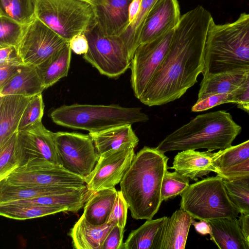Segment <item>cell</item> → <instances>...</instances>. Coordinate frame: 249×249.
<instances>
[{"label":"cell","instance_id":"277c9868","mask_svg":"<svg viewBox=\"0 0 249 249\" xmlns=\"http://www.w3.org/2000/svg\"><path fill=\"white\" fill-rule=\"evenodd\" d=\"M241 129L230 113L224 110L208 112L196 116L168 134L157 148L164 153L187 149L223 150L231 146Z\"/></svg>","mask_w":249,"mask_h":249},{"label":"cell","instance_id":"484cf974","mask_svg":"<svg viewBox=\"0 0 249 249\" xmlns=\"http://www.w3.org/2000/svg\"><path fill=\"white\" fill-rule=\"evenodd\" d=\"M247 71H229L203 77L197 100L214 94L232 92L243 83Z\"/></svg>","mask_w":249,"mask_h":249},{"label":"cell","instance_id":"f6af8a7d","mask_svg":"<svg viewBox=\"0 0 249 249\" xmlns=\"http://www.w3.org/2000/svg\"><path fill=\"white\" fill-rule=\"evenodd\" d=\"M22 65H0V89L2 88L18 72Z\"/></svg>","mask_w":249,"mask_h":249},{"label":"cell","instance_id":"bcb514c9","mask_svg":"<svg viewBox=\"0 0 249 249\" xmlns=\"http://www.w3.org/2000/svg\"><path fill=\"white\" fill-rule=\"evenodd\" d=\"M192 225H193L195 230L201 235L209 234L210 236L212 234L211 228L208 221L204 220H200L199 221L196 222L194 220H192Z\"/></svg>","mask_w":249,"mask_h":249},{"label":"cell","instance_id":"f907efd6","mask_svg":"<svg viewBox=\"0 0 249 249\" xmlns=\"http://www.w3.org/2000/svg\"><path fill=\"white\" fill-rule=\"evenodd\" d=\"M240 109L244 110L249 114V105H246L245 106L243 107Z\"/></svg>","mask_w":249,"mask_h":249},{"label":"cell","instance_id":"5b68a950","mask_svg":"<svg viewBox=\"0 0 249 249\" xmlns=\"http://www.w3.org/2000/svg\"><path fill=\"white\" fill-rule=\"evenodd\" d=\"M50 117L56 124L89 133H97L123 125L146 122L149 117L139 107L116 105L74 104L63 105L51 111Z\"/></svg>","mask_w":249,"mask_h":249},{"label":"cell","instance_id":"44dd1931","mask_svg":"<svg viewBox=\"0 0 249 249\" xmlns=\"http://www.w3.org/2000/svg\"><path fill=\"white\" fill-rule=\"evenodd\" d=\"M115 224L96 226L89 223L82 214L71 228L69 235L73 248L76 249H102L105 238Z\"/></svg>","mask_w":249,"mask_h":249},{"label":"cell","instance_id":"7a4b0ae2","mask_svg":"<svg viewBox=\"0 0 249 249\" xmlns=\"http://www.w3.org/2000/svg\"><path fill=\"white\" fill-rule=\"evenodd\" d=\"M157 147L144 146L135 156L120 182L132 217L151 219L162 203L161 187L168 158Z\"/></svg>","mask_w":249,"mask_h":249},{"label":"cell","instance_id":"8992f818","mask_svg":"<svg viewBox=\"0 0 249 249\" xmlns=\"http://www.w3.org/2000/svg\"><path fill=\"white\" fill-rule=\"evenodd\" d=\"M180 196V208L194 219L237 217L239 213L229 198L224 179L217 175L190 184Z\"/></svg>","mask_w":249,"mask_h":249},{"label":"cell","instance_id":"d6986e66","mask_svg":"<svg viewBox=\"0 0 249 249\" xmlns=\"http://www.w3.org/2000/svg\"><path fill=\"white\" fill-rule=\"evenodd\" d=\"M32 97L15 94L0 96V146L18 132L22 114Z\"/></svg>","mask_w":249,"mask_h":249},{"label":"cell","instance_id":"836d02e7","mask_svg":"<svg viewBox=\"0 0 249 249\" xmlns=\"http://www.w3.org/2000/svg\"><path fill=\"white\" fill-rule=\"evenodd\" d=\"M229 198L239 213L249 215V188L235 179H224Z\"/></svg>","mask_w":249,"mask_h":249},{"label":"cell","instance_id":"9c48e42d","mask_svg":"<svg viewBox=\"0 0 249 249\" xmlns=\"http://www.w3.org/2000/svg\"><path fill=\"white\" fill-rule=\"evenodd\" d=\"M1 180L23 185L79 188L86 185L84 178L68 171L60 164L42 159L18 166Z\"/></svg>","mask_w":249,"mask_h":249},{"label":"cell","instance_id":"7bdbcfd3","mask_svg":"<svg viewBox=\"0 0 249 249\" xmlns=\"http://www.w3.org/2000/svg\"><path fill=\"white\" fill-rule=\"evenodd\" d=\"M4 64H24L15 46L0 48V65Z\"/></svg>","mask_w":249,"mask_h":249},{"label":"cell","instance_id":"8fae6325","mask_svg":"<svg viewBox=\"0 0 249 249\" xmlns=\"http://www.w3.org/2000/svg\"><path fill=\"white\" fill-rule=\"evenodd\" d=\"M54 139L59 164L65 169L83 178L92 172L99 155L89 134L57 132Z\"/></svg>","mask_w":249,"mask_h":249},{"label":"cell","instance_id":"4dcf8cb0","mask_svg":"<svg viewBox=\"0 0 249 249\" xmlns=\"http://www.w3.org/2000/svg\"><path fill=\"white\" fill-rule=\"evenodd\" d=\"M37 0H0V16H5L25 25L36 18Z\"/></svg>","mask_w":249,"mask_h":249},{"label":"cell","instance_id":"f1b7e54d","mask_svg":"<svg viewBox=\"0 0 249 249\" xmlns=\"http://www.w3.org/2000/svg\"><path fill=\"white\" fill-rule=\"evenodd\" d=\"M60 212L67 213L64 209L46 205L13 202L0 203V215L16 220L38 218Z\"/></svg>","mask_w":249,"mask_h":249},{"label":"cell","instance_id":"ac0fdd59","mask_svg":"<svg viewBox=\"0 0 249 249\" xmlns=\"http://www.w3.org/2000/svg\"><path fill=\"white\" fill-rule=\"evenodd\" d=\"M194 218L180 208L167 217L160 231L156 249H184Z\"/></svg>","mask_w":249,"mask_h":249},{"label":"cell","instance_id":"681fc988","mask_svg":"<svg viewBox=\"0 0 249 249\" xmlns=\"http://www.w3.org/2000/svg\"><path fill=\"white\" fill-rule=\"evenodd\" d=\"M238 182L249 188V175L235 178Z\"/></svg>","mask_w":249,"mask_h":249},{"label":"cell","instance_id":"83f0119b","mask_svg":"<svg viewBox=\"0 0 249 249\" xmlns=\"http://www.w3.org/2000/svg\"><path fill=\"white\" fill-rule=\"evenodd\" d=\"M163 216L149 219L132 231L124 243L123 249H156L161 230L166 219Z\"/></svg>","mask_w":249,"mask_h":249},{"label":"cell","instance_id":"d590c367","mask_svg":"<svg viewBox=\"0 0 249 249\" xmlns=\"http://www.w3.org/2000/svg\"><path fill=\"white\" fill-rule=\"evenodd\" d=\"M18 132L0 146V181L18 167L15 156Z\"/></svg>","mask_w":249,"mask_h":249},{"label":"cell","instance_id":"d6a6232c","mask_svg":"<svg viewBox=\"0 0 249 249\" xmlns=\"http://www.w3.org/2000/svg\"><path fill=\"white\" fill-rule=\"evenodd\" d=\"M189 178L179 173L168 171L163 178L161 187L162 201L181 195L189 186Z\"/></svg>","mask_w":249,"mask_h":249},{"label":"cell","instance_id":"d4e9b609","mask_svg":"<svg viewBox=\"0 0 249 249\" xmlns=\"http://www.w3.org/2000/svg\"><path fill=\"white\" fill-rule=\"evenodd\" d=\"M117 193L115 187L92 192L84 206L83 214L86 219L96 226L106 224Z\"/></svg>","mask_w":249,"mask_h":249},{"label":"cell","instance_id":"74e56055","mask_svg":"<svg viewBox=\"0 0 249 249\" xmlns=\"http://www.w3.org/2000/svg\"><path fill=\"white\" fill-rule=\"evenodd\" d=\"M128 204L121 191H118L107 223L116 224L124 229L127 220Z\"/></svg>","mask_w":249,"mask_h":249},{"label":"cell","instance_id":"1f68e13d","mask_svg":"<svg viewBox=\"0 0 249 249\" xmlns=\"http://www.w3.org/2000/svg\"><path fill=\"white\" fill-rule=\"evenodd\" d=\"M249 159V140L214 152V161L217 171L241 163Z\"/></svg>","mask_w":249,"mask_h":249},{"label":"cell","instance_id":"5bb4252c","mask_svg":"<svg viewBox=\"0 0 249 249\" xmlns=\"http://www.w3.org/2000/svg\"><path fill=\"white\" fill-rule=\"evenodd\" d=\"M54 133L42 122L30 128L18 131L15 156L18 166L36 159H42L59 164Z\"/></svg>","mask_w":249,"mask_h":249},{"label":"cell","instance_id":"f546056e","mask_svg":"<svg viewBox=\"0 0 249 249\" xmlns=\"http://www.w3.org/2000/svg\"><path fill=\"white\" fill-rule=\"evenodd\" d=\"M159 0H142L140 10L136 18L119 36L125 44L132 60L135 52L140 45V36L146 18Z\"/></svg>","mask_w":249,"mask_h":249},{"label":"cell","instance_id":"ee69618b","mask_svg":"<svg viewBox=\"0 0 249 249\" xmlns=\"http://www.w3.org/2000/svg\"><path fill=\"white\" fill-rule=\"evenodd\" d=\"M69 46L72 51L77 54H84L89 49L88 41L84 33L74 36L69 41Z\"/></svg>","mask_w":249,"mask_h":249},{"label":"cell","instance_id":"e0dca14e","mask_svg":"<svg viewBox=\"0 0 249 249\" xmlns=\"http://www.w3.org/2000/svg\"><path fill=\"white\" fill-rule=\"evenodd\" d=\"M182 176L193 180H197L211 172L216 173L217 169L214 161V152L198 151L187 149L178 152L174 157L172 166Z\"/></svg>","mask_w":249,"mask_h":249},{"label":"cell","instance_id":"2e32d148","mask_svg":"<svg viewBox=\"0 0 249 249\" xmlns=\"http://www.w3.org/2000/svg\"><path fill=\"white\" fill-rule=\"evenodd\" d=\"M180 17L178 0H159L142 26L140 44L150 41L174 30Z\"/></svg>","mask_w":249,"mask_h":249},{"label":"cell","instance_id":"8d00e7d4","mask_svg":"<svg viewBox=\"0 0 249 249\" xmlns=\"http://www.w3.org/2000/svg\"><path fill=\"white\" fill-rule=\"evenodd\" d=\"M0 48L17 47L24 25L9 18L0 16Z\"/></svg>","mask_w":249,"mask_h":249},{"label":"cell","instance_id":"60d3db41","mask_svg":"<svg viewBox=\"0 0 249 249\" xmlns=\"http://www.w3.org/2000/svg\"><path fill=\"white\" fill-rule=\"evenodd\" d=\"M224 179H233L238 178L249 175V159L247 160L222 169L216 173Z\"/></svg>","mask_w":249,"mask_h":249},{"label":"cell","instance_id":"7dc6e473","mask_svg":"<svg viewBox=\"0 0 249 249\" xmlns=\"http://www.w3.org/2000/svg\"><path fill=\"white\" fill-rule=\"evenodd\" d=\"M242 231L249 249V215L241 214L239 217Z\"/></svg>","mask_w":249,"mask_h":249},{"label":"cell","instance_id":"816d5d0a","mask_svg":"<svg viewBox=\"0 0 249 249\" xmlns=\"http://www.w3.org/2000/svg\"><path fill=\"white\" fill-rule=\"evenodd\" d=\"M86 0L90 1V0Z\"/></svg>","mask_w":249,"mask_h":249},{"label":"cell","instance_id":"ba28073f","mask_svg":"<svg viewBox=\"0 0 249 249\" xmlns=\"http://www.w3.org/2000/svg\"><path fill=\"white\" fill-rule=\"evenodd\" d=\"M89 44L83 58L107 77L117 78L130 67L131 60L119 36H105L94 25L84 32Z\"/></svg>","mask_w":249,"mask_h":249},{"label":"cell","instance_id":"4fadbf2b","mask_svg":"<svg viewBox=\"0 0 249 249\" xmlns=\"http://www.w3.org/2000/svg\"><path fill=\"white\" fill-rule=\"evenodd\" d=\"M134 148L127 146L100 155L92 172L84 178L87 188L97 192L120 183L135 156Z\"/></svg>","mask_w":249,"mask_h":249},{"label":"cell","instance_id":"ffe728a7","mask_svg":"<svg viewBox=\"0 0 249 249\" xmlns=\"http://www.w3.org/2000/svg\"><path fill=\"white\" fill-rule=\"evenodd\" d=\"M212 231L211 239L220 249H248L237 217H225L208 221Z\"/></svg>","mask_w":249,"mask_h":249},{"label":"cell","instance_id":"6da1fadb","mask_svg":"<svg viewBox=\"0 0 249 249\" xmlns=\"http://www.w3.org/2000/svg\"><path fill=\"white\" fill-rule=\"evenodd\" d=\"M213 18L198 5L181 16L163 62L140 101L152 107L178 99L197 82L204 67L206 42Z\"/></svg>","mask_w":249,"mask_h":249},{"label":"cell","instance_id":"e575fe53","mask_svg":"<svg viewBox=\"0 0 249 249\" xmlns=\"http://www.w3.org/2000/svg\"><path fill=\"white\" fill-rule=\"evenodd\" d=\"M44 109L42 93L33 96L22 114L18 131L26 130L42 122Z\"/></svg>","mask_w":249,"mask_h":249},{"label":"cell","instance_id":"4316f807","mask_svg":"<svg viewBox=\"0 0 249 249\" xmlns=\"http://www.w3.org/2000/svg\"><path fill=\"white\" fill-rule=\"evenodd\" d=\"M71 52L69 43L47 60L36 66L45 89L67 76L70 67Z\"/></svg>","mask_w":249,"mask_h":249},{"label":"cell","instance_id":"52a82bcc","mask_svg":"<svg viewBox=\"0 0 249 249\" xmlns=\"http://www.w3.org/2000/svg\"><path fill=\"white\" fill-rule=\"evenodd\" d=\"M36 16L69 42L96 24L92 5L86 0H37Z\"/></svg>","mask_w":249,"mask_h":249},{"label":"cell","instance_id":"603a6c76","mask_svg":"<svg viewBox=\"0 0 249 249\" xmlns=\"http://www.w3.org/2000/svg\"><path fill=\"white\" fill-rule=\"evenodd\" d=\"M36 66L22 64L18 72L1 88L0 96L15 94L33 97L45 89Z\"/></svg>","mask_w":249,"mask_h":249},{"label":"cell","instance_id":"3957f363","mask_svg":"<svg viewBox=\"0 0 249 249\" xmlns=\"http://www.w3.org/2000/svg\"><path fill=\"white\" fill-rule=\"evenodd\" d=\"M249 71V14L233 22L212 21L206 42L203 77L219 73Z\"/></svg>","mask_w":249,"mask_h":249},{"label":"cell","instance_id":"cb8c5ba5","mask_svg":"<svg viewBox=\"0 0 249 249\" xmlns=\"http://www.w3.org/2000/svg\"><path fill=\"white\" fill-rule=\"evenodd\" d=\"M83 187L74 188L23 185L10 184L3 180H0V203L32 199L51 195L72 192L79 190Z\"/></svg>","mask_w":249,"mask_h":249},{"label":"cell","instance_id":"7402d4cb","mask_svg":"<svg viewBox=\"0 0 249 249\" xmlns=\"http://www.w3.org/2000/svg\"><path fill=\"white\" fill-rule=\"evenodd\" d=\"M99 155L127 146L135 148L139 138L131 124L113 127L97 133H89Z\"/></svg>","mask_w":249,"mask_h":249},{"label":"cell","instance_id":"f35d334b","mask_svg":"<svg viewBox=\"0 0 249 249\" xmlns=\"http://www.w3.org/2000/svg\"><path fill=\"white\" fill-rule=\"evenodd\" d=\"M234 94L220 93L209 96L203 99L197 100L192 107L193 112L205 111L225 103H234Z\"/></svg>","mask_w":249,"mask_h":249},{"label":"cell","instance_id":"c3c4849f","mask_svg":"<svg viewBox=\"0 0 249 249\" xmlns=\"http://www.w3.org/2000/svg\"><path fill=\"white\" fill-rule=\"evenodd\" d=\"M142 0H133L129 7L130 23L137 17L140 10Z\"/></svg>","mask_w":249,"mask_h":249},{"label":"cell","instance_id":"7c38bea8","mask_svg":"<svg viewBox=\"0 0 249 249\" xmlns=\"http://www.w3.org/2000/svg\"><path fill=\"white\" fill-rule=\"evenodd\" d=\"M69 43L36 18L24 25L17 49L23 64L37 66Z\"/></svg>","mask_w":249,"mask_h":249},{"label":"cell","instance_id":"9a60e30c","mask_svg":"<svg viewBox=\"0 0 249 249\" xmlns=\"http://www.w3.org/2000/svg\"><path fill=\"white\" fill-rule=\"evenodd\" d=\"M132 0H90L100 32L105 36H120L130 24L129 7Z\"/></svg>","mask_w":249,"mask_h":249},{"label":"cell","instance_id":"30bf717a","mask_svg":"<svg viewBox=\"0 0 249 249\" xmlns=\"http://www.w3.org/2000/svg\"><path fill=\"white\" fill-rule=\"evenodd\" d=\"M174 29L154 40L140 44L136 49L130 69L132 89L138 99H141L167 55Z\"/></svg>","mask_w":249,"mask_h":249},{"label":"cell","instance_id":"b9f144b4","mask_svg":"<svg viewBox=\"0 0 249 249\" xmlns=\"http://www.w3.org/2000/svg\"><path fill=\"white\" fill-rule=\"evenodd\" d=\"M232 92L234 95L233 104H237L238 108L249 105V71L246 73L243 83Z\"/></svg>","mask_w":249,"mask_h":249},{"label":"cell","instance_id":"ab89813d","mask_svg":"<svg viewBox=\"0 0 249 249\" xmlns=\"http://www.w3.org/2000/svg\"><path fill=\"white\" fill-rule=\"evenodd\" d=\"M124 229L115 224L107 235L102 249H123Z\"/></svg>","mask_w":249,"mask_h":249}]
</instances>
